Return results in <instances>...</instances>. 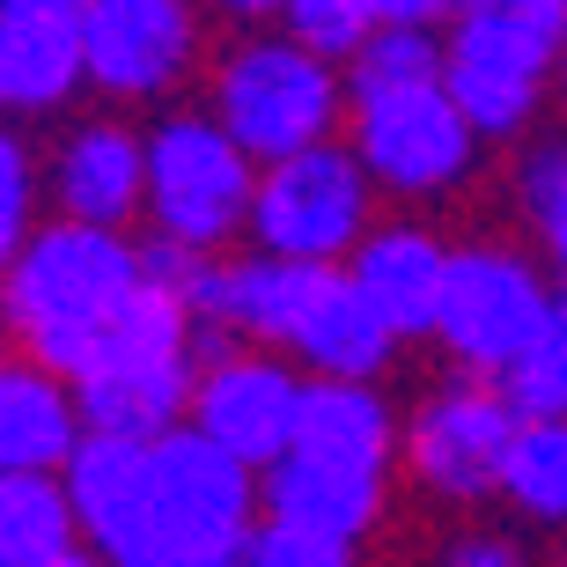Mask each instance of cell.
Masks as SVG:
<instances>
[{"label":"cell","mask_w":567,"mask_h":567,"mask_svg":"<svg viewBox=\"0 0 567 567\" xmlns=\"http://www.w3.org/2000/svg\"><path fill=\"white\" fill-rule=\"evenodd\" d=\"M82 546L104 567H192V560H244L266 524L258 472L221 457L207 435L126 442L82 435L74 464L60 472Z\"/></svg>","instance_id":"6da1fadb"},{"label":"cell","mask_w":567,"mask_h":567,"mask_svg":"<svg viewBox=\"0 0 567 567\" xmlns=\"http://www.w3.org/2000/svg\"><path fill=\"white\" fill-rule=\"evenodd\" d=\"M147 288L141 244L118 229H82V221H44L22 258L0 274V324L22 339V354L52 377H82L96 339L133 295Z\"/></svg>","instance_id":"7a4b0ae2"},{"label":"cell","mask_w":567,"mask_h":567,"mask_svg":"<svg viewBox=\"0 0 567 567\" xmlns=\"http://www.w3.org/2000/svg\"><path fill=\"white\" fill-rule=\"evenodd\" d=\"M192 391H199V324L169 288L133 295L74 377L89 435H126V442L177 435L192 421Z\"/></svg>","instance_id":"3957f363"},{"label":"cell","mask_w":567,"mask_h":567,"mask_svg":"<svg viewBox=\"0 0 567 567\" xmlns=\"http://www.w3.org/2000/svg\"><path fill=\"white\" fill-rule=\"evenodd\" d=\"M347 74L332 60H317L288 30H251L236 38L214 66V126L229 133L258 169L295 163L310 147H332L339 126H347Z\"/></svg>","instance_id":"277c9868"},{"label":"cell","mask_w":567,"mask_h":567,"mask_svg":"<svg viewBox=\"0 0 567 567\" xmlns=\"http://www.w3.org/2000/svg\"><path fill=\"white\" fill-rule=\"evenodd\" d=\"M567 52V0H464L442 89L480 141H524Z\"/></svg>","instance_id":"5b68a950"},{"label":"cell","mask_w":567,"mask_h":567,"mask_svg":"<svg viewBox=\"0 0 567 567\" xmlns=\"http://www.w3.org/2000/svg\"><path fill=\"white\" fill-rule=\"evenodd\" d=\"M553 324H560V280L530 251L457 244L450 280H442V310H435V347L457 377L508 383L516 369L538 361Z\"/></svg>","instance_id":"8992f818"},{"label":"cell","mask_w":567,"mask_h":567,"mask_svg":"<svg viewBox=\"0 0 567 567\" xmlns=\"http://www.w3.org/2000/svg\"><path fill=\"white\" fill-rule=\"evenodd\" d=\"M251 199L258 163L214 126V111H169L147 126V236L221 258L236 229H251Z\"/></svg>","instance_id":"52a82bcc"},{"label":"cell","mask_w":567,"mask_h":567,"mask_svg":"<svg viewBox=\"0 0 567 567\" xmlns=\"http://www.w3.org/2000/svg\"><path fill=\"white\" fill-rule=\"evenodd\" d=\"M369 229H377V185L347 141L258 169L251 251L288 258V266H347L369 244Z\"/></svg>","instance_id":"ba28073f"},{"label":"cell","mask_w":567,"mask_h":567,"mask_svg":"<svg viewBox=\"0 0 567 567\" xmlns=\"http://www.w3.org/2000/svg\"><path fill=\"white\" fill-rule=\"evenodd\" d=\"M347 147L377 192L442 199L480 169V133L450 104V89H405V96H361L347 111Z\"/></svg>","instance_id":"9c48e42d"},{"label":"cell","mask_w":567,"mask_h":567,"mask_svg":"<svg viewBox=\"0 0 567 567\" xmlns=\"http://www.w3.org/2000/svg\"><path fill=\"white\" fill-rule=\"evenodd\" d=\"M516 427H524V413L508 405L502 383L450 377L405 413V457L399 464L435 502H486V494H502Z\"/></svg>","instance_id":"30bf717a"},{"label":"cell","mask_w":567,"mask_h":567,"mask_svg":"<svg viewBox=\"0 0 567 567\" xmlns=\"http://www.w3.org/2000/svg\"><path fill=\"white\" fill-rule=\"evenodd\" d=\"M302 391L310 377L288 369L266 347H236V354L207 361L199 369V391H192V435H207L221 457H236L244 472H274L295 457V421H302Z\"/></svg>","instance_id":"8fae6325"},{"label":"cell","mask_w":567,"mask_h":567,"mask_svg":"<svg viewBox=\"0 0 567 567\" xmlns=\"http://www.w3.org/2000/svg\"><path fill=\"white\" fill-rule=\"evenodd\" d=\"M199 60V16L185 0H89V89L147 104Z\"/></svg>","instance_id":"7c38bea8"},{"label":"cell","mask_w":567,"mask_h":567,"mask_svg":"<svg viewBox=\"0 0 567 567\" xmlns=\"http://www.w3.org/2000/svg\"><path fill=\"white\" fill-rule=\"evenodd\" d=\"M89 82V0H0V118H44Z\"/></svg>","instance_id":"4fadbf2b"},{"label":"cell","mask_w":567,"mask_h":567,"mask_svg":"<svg viewBox=\"0 0 567 567\" xmlns=\"http://www.w3.org/2000/svg\"><path fill=\"white\" fill-rule=\"evenodd\" d=\"M44 185H52L60 221L126 236L133 214H147V133L118 126V118H82V126L52 147Z\"/></svg>","instance_id":"5bb4252c"},{"label":"cell","mask_w":567,"mask_h":567,"mask_svg":"<svg viewBox=\"0 0 567 567\" xmlns=\"http://www.w3.org/2000/svg\"><path fill=\"white\" fill-rule=\"evenodd\" d=\"M450 258H457V244H442L427 221H377L369 244L347 258V280L377 302V317L399 339H435Z\"/></svg>","instance_id":"9a60e30c"},{"label":"cell","mask_w":567,"mask_h":567,"mask_svg":"<svg viewBox=\"0 0 567 567\" xmlns=\"http://www.w3.org/2000/svg\"><path fill=\"white\" fill-rule=\"evenodd\" d=\"M295 457L391 480V464L405 457V421H399V405L383 399V383H317L310 377L302 421H295Z\"/></svg>","instance_id":"2e32d148"},{"label":"cell","mask_w":567,"mask_h":567,"mask_svg":"<svg viewBox=\"0 0 567 567\" xmlns=\"http://www.w3.org/2000/svg\"><path fill=\"white\" fill-rule=\"evenodd\" d=\"M89 421L74 383L38 369L30 354H0V472H52L60 480Z\"/></svg>","instance_id":"e0dca14e"},{"label":"cell","mask_w":567,"mask_h":567,"mask_svg":"<svg viewBox=\"0 0 567 567\" xmlns=\"http://www.w3.org/2000/svg\"><path fill=\"white\" fill-rule=\"evenodd\" d=\"M383 502H391V480L339 472V464H310V457H288L258 480L266 524L317 530V538H339V546H361V538L383 524Z\"/></svg>","instance_id":"ac0fdd59"},{"label":"cell","mask_w":567,"mask_h":567,"mask_svg":"<svg viewBox=\"0 0 567 567\" xmlns=\"http://www.w3.org/2000/svg\"><path fill=\"white\" fill-rule=\"evenodd\" d=\"M288 354L302 361L317 383H383V369L399 354V332L383 324L377 302L347 280V266H339V274H324V288H317V302H310V317H302V332H295Z\"/></svg>","instance_id":"d6986e66"},{"label":"cell","mask_w":567,"mask_h":567,"mask_svg":"<svg viewBox=\"0 0 567 567\" xmlns=\"http://www.w3.org/2000/svg\"><path fill=\"white\" fill-rule=\"evenodd\" d=\"M82 553L74 502L52 472H0V567H66Z\"/></svg>","instance_id":"ffe728a7"},{"label":"cell","mask_w":567,"mask_h":567,"mask_svg":"<svg viewBox=\"0 0 567 567\" xmlns=\"http://www.w3.org/2000/svg\"><path fill=\"white\" fill-rule=\"evenodd\" d=\"M450 66V30L435 22H391L377 8V38L354 52L347 66V96H405V89H435Z\"/></svg>","instance_id":"44dd1931"},{"label":"cell","mask_w":567,"mask_h":567,"mask_svg":"<svg viewBox=\"0 0 567 567\" xmlns=\"http://www.w3.org/2000/svg\"><path fill=\"white\" fill-rule=\"evenodd\" d=\"M502 502L530 530H567V413H546V421L516 427V450H508V472H502Z\"/></svg>","instance_id":"7402d4cb"},{"label":"cell","mask_w":567,"mask_h":567,"mask_svg":"<svg viewBox=\"0 0 567 567\" xmlns=\"http://www.w3.org/2000/svg\"><path fill=\"white\" fill-rule=\"evenodd\" d=\"M280 30H288L302 52L332 60L339 74L354 66V52L377 38V0H288L280 8Z\"/></svg>","instance_id":"603a6c76"},{"label":"cell","mask_w":567,"mask_h":567,"mask_svg":"<svg viewBox=\"0 0 567 567\" xmlns=\"http://www.w3.org/2000/svg\"><path fill=\"white\" fill-rule=\"evenodd\" d=\"M38 192H44L38 155H30V141L0 118V274H8V266L22 258V244L44 229L38 221Z\"/></svg>","instance_id":"cb8c5ba5"},{"label":"cell","mask_w":567,"mask_h":567,"mask_svg":"<svg viewBox=\"0 0 567 567\" xmlns=\"http://www.w3.org/2000/svg\"><path fill=\"white\" fill-rule=\"evenodd\" d=\"M524 207L546 244V266L567 280V141H538L524 155Z\"/></svg>","instance_id":"d4e9b609"},{"label":"cell","mask_w":567,"mask_h":567,"mask_svg":"<svg viewBox=\"0 0 567 567\" xmlns=\"http://www.w3.org/2000/svg\"><path fill=\"white\" fill-rule=\"evenodd\" d=\"M508 405L524 413V421H546V413H567V280H560V324H553V339L538 347V361L530 369H516V377L502 383Z\"/></svg>","instance_id":"484cf974"},{"label":"cell","mask_w":567,"mask_h":567,"mask_svg":"<svg viewBox=\"0 0 567 567\" xmlns=\"http://www.w3.org/2000/svg\"><path fill=\"white\" fill-rule=\"evenodd\" d=\"M244 567H354V546L317 538V530H288V524H258Z\"/></svg>","instance_id":"4316f807"},{"label":"cell","mask_w":567,"mask_h":567,"mask_svg":"<svg viewBox=\"0 0 567 567\" xmlns=\"http://www.w3.org/2000/svg\"><path fill=\"white\" fill-rule=\"evenodd\" d=\"M427 567H530V553L508 530H457V538H442L427 553Z\"/></svg>","instance_id":"83f0119b"},{"label":"cell","mask_w":567,"mask_h":567,"mask_svg":"<svg viewBox=\"0 0 567 567\" xmlns=\"http://www.w3.org/2000/svg\"><path fill=\"white\" fill-rule=\"evenodd\" d=\"M553 89H560V111H567V52H560V74H553Z\"/></svg>","instance_id":"f1b7e54d"},{"label":"cell","mask_w":567,"mask_h":567,"mask_svg":"<svg viewBox=\"0 0 567 567\" xmlns=\"http://www.w3.org/2000/svg\"><path fill=\"white\" fill-rule=\"evenodd\" d=\"M66 567H104V560H96V553H89V546H82V553H74V560H66Z\"/></svg>","instance_id":"f546056e"},{"label":"cell","mask_w":567,"mask_h":567,"mask_svg":"<svg viewBox=\"0 0 567 567\" xmlns=\"http://www.w3.org/2000/svg\"><path fill=\"white\" fill-rule=\"evenodd\" d=\"M192 567H244V560H192Z\"/></svg>","instance_id":"4dcf8cb0"},{"label":"cell","mask_w":567,"mask_h":567,"mask_svg":"<svg viewBox=\"0 0 567 567\" xmlns=\"http://www.w3.org/2000/svg\"><path fill=\"white\" fill-rule=\"evenodd\" d=\"M560 567H567V560H560Z\"/></svg>","instance_id":"1f68e13d"}]
</instances>
